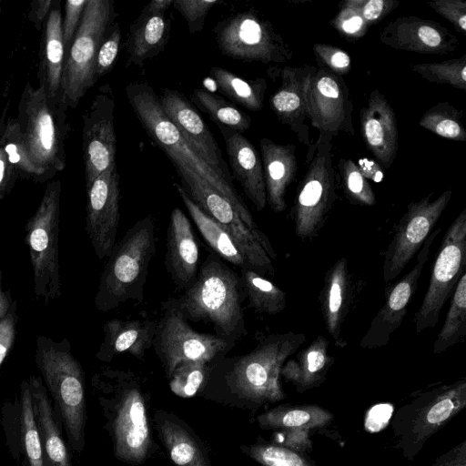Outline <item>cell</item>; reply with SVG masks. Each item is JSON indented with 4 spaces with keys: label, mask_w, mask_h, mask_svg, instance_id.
Returning a JSON list of instances; mask_svg holds the SVG:
<instances>
[{
    "label": "cell",
    "mask_w": 466,
    "mask_h": 466,
    "mask_svg": "<svg viewBox=\"0 0 466 466\" xmlns=\"http://www.w3.org/2000/svg\"><path fill=\"white\" fill-rule=\"evenodd\" d=\"M309 431L306 430H286L280 431L282 435L281 442L283 447L292 450L294 451H304L310 448L311 442L308 435Z\"/></svg>",
    "instance_id": "91938a15"
},
{
    "label": "cell",
    "mask_w": 466,
    "mask_h": 466,
    "mask_svg": "<svg viewBox=\"0 0 466 466\" xmlns=\"http://www.w3.org/2000/svg\"><path fill=\"white\" fill-rule=\"evenodd\" d=\"M199 248L188 218L178 208L169 217L167 230V271L179 290L188 289L198 272Z\"/></svg>",
    "instance_id": "484cf974"
},
{
    "label": "cell",
    "mask_w": 466,
    "mask_h": 466,
    "mask_svg": "<svg viewBox=\"0 0 466 466\" xmlns=\"http://www.w3.org/2000/svg\"><path fill=\"white\" fill-rule=\"evenodd\" d=\"M329 341L318 336L294 359L287 360L281 369V376L302 392L319 386L325 380L334 358L329 354Z\"/></svg>",
    "instance_id": "836d02e7"
},
{
    "label": "cell",
    "mask_w": 466,
    "mask_h": 466,
    "mask_svg": "<svg viewBox=\"0 0 466 466\" xmlns=\"http://www.w3.org/2000/svg\"><path fill=\"white\" fill-rule=\"evenodd\" d=\"M312 50L318 67L340 76L351 71V57L345 50L328 44H315Z\"/></svg>",
    "instance_id": "f907efd6"
},
{
    "label": "cell",
    "mask_w": 466,
    "mask_h": 466,
    "mask_svg": "<svg viewBox=\"0 0 466 466\" xmlns=\"http://www.w3.org/2000/svg\"><path fill=\"white\" fill-rule=\"evenodd\" d=\"M181 187L188 197L232 237L249 268L263 277L274 276L272 259L258 244L231 203L195 171L174 164Z\"/></svg>",
    "instance_id": "4fadbf2b"
},
{
    "label": "cell",
    "mask_w": 466,
    "mask_h": 466,
    "mask_svg": "<svg viewBox=\"0 0 466 466\" xmlns=\"http://www.w3.org/2000/svg\"><path fill=\"white\" fill-rule=\"evenodd\" d=\"M465 266L466 208L455 218L441 240L427 291L414 318L418 334L436 326L444 304L466 273Z\"/></svg>",
    "instance_id": "7c38bea8"
},
{
    "label": "cell",
    "mask_w": 466,
    "mask_h": 466,
    "mask_svg": "<svg viewBox=\"0 0 466 466\" xmlns=\"http://www.w3.org/2000/svg\"><path fill=\"white\" fill-rule=\"evenodd\" d=\"M352 298V285L346 258H339L325 273L319 302L326 329L335 341L340 339L342 326Z\"/></svg>",
    "instance_id": "1f68e13d"
},
{
    "label": "cell",
    "mask_w": 466,
    "mask_h": 466,
    "mask_svg": "<svg viewBox=\"0 0 466 466\" xmlns=\"http://www.w3.org/2000/svg\"><path fill=\"white\" fill-rule=\"evenodd\" d=\"M121 44V29L118 22L112 23L108 27L98 52L95 64L96 82L106 75L114 66Z\"/></svg>",
    "instance_id": "681fc988"
},
{
    "label": "cell",
    "mask_w": 466,
    "mask_h": 466,
    "mask_svg": "<svg viewBox=\"0 0 466 466\" xmlns=\"http://www.w3.org/2000/svg\"><path fill=\"white\" fill-rule=\"evenodd\" d=\"M338 177L343 192L353 205L371 207L376 203L374 191L350 158L341 157L337 164Z\"/></svg>",
    "instance_id": "ee69618b"
},
{
    "label": "cell",
    "mask_w": 466,
    "mask_h": 466,
    "mask_svg": "<svg viewBox=\"0 0 466 466\" xmlns=\"http://www.w3.org/2000/svg\"><path fill=\"white\" fill-rule=\"evenodd\" d=\"M218 0H174L173 6L187 22L190 34L202 31L205 19Z\"/></svg>",
    "instance_id": "816d5d0a"
},
{
    "label": "cell",
    "mask_w": 466,
    "mask_h": 466,
    "mask_svg": "<svg viewBox=\"0 0 466 466\" xmlns=\"http://www.w3.org/2000/svg\"><path fill=\"white\" fill-rule=\"evenodd\" d=\"M329 23L348 41L363 37L370 27L360 13L348 0L339 3L336 15Z\"/></svg>",
    "instance_id": "c3c4849f"
},
{
    "label": "cell",
    "mask_w": 466,
    "mask_h": 466,
    "mask_svg": "<svg viewBox=\"0 0 466 466\" xmlns=\"http://www.w3.org/2000/svg\"><path fill=\"white\" fill-rule=\"evenodd\" d=\"M211 367V363L200 360L178 364L168 377L171 391L181 398L196 395L208 380Z\"/></svg>",
    "instance_id": "bcb514c9"
},
{
    "label": "cell",
    "mask_w": 466,
    "mask_h": 466,
    "mask_svg": "<svg viewBox=\"0 0 466 466\" xmlns=\"http://www.w3.org/2000/svg\"><path fill=\"white\" fill-rule=\"evenodd\" d=\"M333 415L318 405H281L258 416V421L266 430H306L329 424Z\"/></svg>",
    "instance_id": "8d00e7d4"
},
{
    "label": "cell",
    "mask_w": 466,
    "mask_h": 466,
    "mask_svg": "<svg viewBox=\"0 0 466 466\" xmlns=\"http://www.w3.org/2000/svg\"><path fill=\"white\" fill-rule=\"evenodd\" d=\"M17 109L15 118L29 158L49 182L66 167V115L51 106L42 85L34 87L29 81Z\"/></svg>",
    "instance_id": "8992f818"
},
{
    "label": "cell",
    "mask_w": 466,
    "mask_h": 466,
    "mask_svg": "<svg viewBox=\"0 0 466 466\" xmlns=\"http://www.w3.org/2000/svg\"><path fill=\"white\" fill-rule=\"evenodd\" d=\"M420 400L423 406L416 410L401 434L400 444L406 455L416 454L431 435L464 408L466 380L427 392Z\"/></svg>",
    "instance_id": "44dd1931"
},
{
    "label": "cell",
    "mask_w": 466,
    "mask_h": 466,
    "mask_svg": "<svg viewBox=\"0 0 466 466\" xmlns=\"http://www.w3.org/2000/svg\"><path fill=\"white\" fill-rule=\"evenodd\" d=\"M441 228L435 229L419 250L416 262L398 282L385 289V301L371 320L370 328L360 340V347L376 349L385 346L393 332L401 325L408 306L415 294L431 253V248Z\"/></svg>",
    "instance_id": "ac0fdd59"
},
{
    "label": "cell",
    "mask_w": 466,
    "mask_h": 466,
    "mask_svg": "<svg viewBox=\"0 0 466 466\" xmlns=\"http://www.w3.org/2000/svg\"><path fill=\"white\" fill-rule=\"evenodd\" d=\"M14 299L9 289H4L3 272L0 269V319L7 313Z\"/></svg>",
    "instance_id": "03108f58"
},
{
    "label": "cell",
    "mask_w": 466,
    "mask_h": 466,
    "mask_svg": "<svg viewBox=\"0 0 466 466\" xmlns=\"http://www.w3.org/2000/svg\"><path fill=\"white\" fill-rule=\"evenodd\" d=\"M240 277L249 307L255 312L276 315L285 309V291L266 277L248 268H240Z\"/></svg>",
    "instance_id": "f35d334b"
},
{
    "label": "cell",
    "mask_w": 466,
    "mask_h": 466,
    "mask_svg": "<svg viewBox=\"0 0 466 466\" xmlns=\"http://www.w3.org/2000/svg\"><path fill=\"white\" fill-rule=\"evenodd\" d=\"M466 441L438 458L431 466H466Z\"/></svg>",
    "instance_id": "6125c7cd"
},
{
    "label": "cell",
    "mask_w": 466,
    "mask_h": 466,
    "mask_svg": "<svg viewBox=\"0 0 466 466\" xmlns=\"http://www.w3.org/2000/svg\"><path fill=\"white\" fill-rule=\"evenodd\" d=\"M360 130L367 148L381 167L390 168L399 147L396 114L386 96L372 90L360 112Z\"/></svg>",
    "instance_id": "d4e9b609"
},
{
    "label": "cell",
    "mask_w": 466,
    "mask_h": 466,
    "mask_svg": "<svg viewBox=\"0 0 466 466\" xmlns=\"http://www.w3.org/2000/svg\"><path fill=\"white\" fill-rule=\"evenodd\" d=\"M432 196L433 193H430L410 202L395 225L382 267L383 280L387 284L395 280L433 232L451 198L452 190H445L436 198Z\"/></svg>",
    "instance_id": "5bb4252c"
},
{
    "label": "cell",
    "mask_w": 466,
    "mask_h": 466,
    "mask_svg": "<svg viewBox=\"0 0 466 466\" xmlns=\"http://www.w3.org/2000/svg\"><path fill=\"white\" fill-rule=\"evenodd\" d=\"M124 373V389L113 420V441L118 460L130 464L142 463L151 445L150 429L145 400L135 381H127Z\"/></svg>",
    "instance_id": "d6986e66"
},
{
    "label": "cell",
    "mask_w": 466,
    "mask_h": 466,
    "mask_svg": "<svg viewBox=\"0 0 466 466\" xmlns=\"http://www.w3.org/2000/svg\"><path fill=\"white\" fill-rule=\"evenodd\" d=\"M9 106L10 101L8 100L0 116V201L11 192L18 178V175L9 162L8 157L1 144V136L7 120Z\"/></svg>",
    "instance_id": "11a10c76"
},
{
    "label": "cell",
    "mask_w": 466,
    "mask_h": 466,
    "mask_svg": "<svg viewBox=\"0 0 466 466\" xmlns=\"http://www.w3.org/2000/svg\"><path fill=\"white\" fill-rule=\"evenodd\" d=\"M158 98L167 116L194 151L215 171L233 181L216 139L191 101L182 93L168 88Z\"/></svg>",
    "instance_id": "603a6c76"
},
{
    "label": "cell",
    "mask_w": 466,
    "mask_h": 466,
    "mask_svg": "<svg viewBox=\"0 0 466 466\" xmlns=\"http://www.w3.org/2000/svg\"><path fill=\"white\" fill-rule=\"evenodd\" d=\"M161 305L162 315L156 325L152 348L167 377L182 362L212 363L233 349L216 334L195 330L168 299Z\"/></svg>",
    "instance_id": "8fae6325"
},
{
    "label": "cell",
    "mask_w": 466,
    "mask_h": 466,
    "mask_svg": "<svg viewBox=\"0 0 466 466\" xmlns=\"http://www.w3.org/2000/svg\"><path fill=\"white\" fill-rule=\"evenodd\" d=\"M175 187L196 227L214 253L236 267L250 268L245 256L229 233L206 214L188 197L180 184L176 183Z\"/></svg>",
    "instance_id": "d590c367"
},
{
    "label": "cell",
    "mask_w": 466,
    "mask_h": 466,
    "mask_svg": "<svg viewBox=\"0 0 466 466\" xmlns=\"http://www.w3.org/2000/svg\"><path fill=\"white\" fill-rule=\"evenodd\" d=\"M392 406L390 404H380L372 407L365 420V428L370 431H380L389 421Z\"/></svg>",
    "instance_id": "680465c9"
},
{
    "label": "cell",
    "mask_w": 466,
    "mask_h": 466,
    "mask_svg": "<svg viewBox=\"0 0 466 466\" xmlns=\"http://www.w3.org/2000/svg\"><path fill=\"white\" fill-rule=\"evenodd\" d=\"M223 137L232 176L258 211L267 205L261 157L253 144L241 133L218 125Z\"/></svg>",
    "instance_id": "4316f807"
},
{
    "label": "cell",
    "mask_w": 466,
    "mask_h": 466,
    "mask_svg": "<svg viewBox=\"0 0 466 466\" xmlns=\"http://www.w3.org/2000/svg\"><path fill=\"white\" fill-rule=\"evenodd\" d=\"M220 53L243 62L286 63L293 51L269 20L255 10L231 15L214 27Z\"/></svg>",
    "instance_id": "30bf717a"
},
{
    "label": "cell",
    "mask_w": 466,
    "mask_h": 466,
    "mask_svg": "<svg viewBox=\"0 0 466 466\" xmlns=\"http://www.w3.org/2000/svg\"><path fill=\"white\" fill-rule=\"evenodd\" d=\"M245 299L240 275L211 252L198 268L195 283L179 297L167 299L185 319L210 324L215 334L234 348L248 333Z\"/></svg>",
    "instance_id": "7a4b0ae2"
},
{
    "label": "cell",
    "mask_w": 466,
    "mask_h": 466,
    "mask_svg": "<svg viewBox=\"0 0 466 466\" xmlns=\"http://www.w3.org/2000/svg\"><path fill=\"white\" fill-rule=\"evenodd\" d=\"M267 203L274 212L286 209V193L294 181L298 162L296 147L275 143L268 137L259 141Z\"/></svg>",
    "instance_id": "f546056e"
},
{
    "label": "cell",
    "mask_w": 466,
    "mask_h": 466,
    "mask_svg": "<svg viewBox=\"0 0 466 466\" xmlns=\"http://www.w3.org/2000/svg\"><path fill=\"white\" fill-rule=\"evenodd\" d=\"M466 334V273L458 281L451 295L445 320L433 343L432 352L439 354L462 340Z\"/></svg>",
    "instance_id": "60d3db41"
},
{
    "label": "cell",
    "mask_w": 466,
    "mask_h": 466,
    "mask_svg": "<svg viewBox=\"0 0 466 466\" xmlns=\"http://www.w3.org/2000/svg\"><path fill=\"white\" fill-rule=\"evenodd\" d=\"M463 111L447 101L438 102L421 116L419 126L443 138L464 142Z\"/></svg>",
    "instance_id": "b9f144b4"
},
{
    "label": "cell",
    "mask_w": 466,
    "mask_h": 466,
    "mask_svg": "<svg viewBox=\"0 0 466 466\" xmlns=\"http://www.w3.org/2000/svg\"><path fill=\"white\" fill-rule=\"evenodd\" d=\"M87 0H67L65 3V15L62 17V33L66 54L80 25Z\"/></svg>",
    "instance_id": "9f6ffc18"
},
{
    "label": "cell",
    "mask_w": 466,
    "mask_h": 466,
    "mask_svg": "<svg viewBox=\"0 0 466 466\" xmlns=\"http://www.w3.org/2000/svg\"><path fill=\"white\" fill-rule=\"evenodd\" d=\"M380 41L396 50L424 55L454 53L460 42L440 23L415 15H402L390 21L380 34Z\"/></svg>",
    "instance_id": "cb8c5ba5"
},
{
    "label": "cell",
    "mask_w": 466,
    "mask_h": 466,
    "mask_svg": "<svg viewBox=\"0 0 466 466\" xmlns=\"http://www.w3.org/2000/svg\"><path fill=\"white\" fill-rule=\"evenodd\" d=\"M61 1L55 0L42 29L40 47L39 85L46 90L51 106L65 112L62 106L61 81L66 57L62 33Z\"/></svg>",
    "instance_id": "f1b7e54d"
},
{
    "label": "cell",
    "mask_w": 466,
    "mask_h": 466,
    "mask_svg": "<svg viewBox=\"0 0 466 466\" xmlns=\"http://www.w3.org/2000/svg\"><path fill=\"white\" fill-rule=\"evenodd\" d=\"M127 100L149 137L165 151L173 164H180L195 171L234 207L253 233L258 244L274 260L277 253L268 236L254 220L252 214L229 181L215 171L188 145L176 126L163 111L159 98L147 82H131L126 86Z\"/></svg>",
    "instance_id": "6da1fadb"
},
{
    "label": "cell",
    "mask_w": 466,
    "mask_h": 466,
    "mask_svg": "<svg viewBox=\"0 0 466 466\" xmlns=\"http://www.w3.org/2000/svg\"><path fill=\"white\" fill-rule=\"evenodd\" d=\"M156 421L160 439L177 466H210L200 443L183 423L165 412L156 414Z\"/></svg>",
    "instance_id": "e575fe53"
},
{
    "label": "cell",
    "mask_w": 466,
    "mask_h": 466,
    "mask_svg": "<svg viewBox=\"0 0 466 466\" xmlns=\"http://www.w3.org/2000/svg\"><path fill=\"white\" fill-rule=\"evenodd\" d=\"M54 4L55 0H35L31 2L28 19L34 24L36 30L42 31Z\"/></svg>",
    "instance_id": "94428289"
},
{
    "label": "cell",
    "mask_w": 466,
    "mask_h": 466,
    "mask_svg": "<svg viewBox=\"0 0 466 466\" xmlns=\"http://www.w3.org/2000/svg\"><path fill=\"white\" fill-rule=\"evenodd\" d=\"M427 4L452 24L457 31L466 34V2L464 0H434Z\"/></svg>",
    "instance_id": "db71d44e"
},
{
    "label": "cell",
    "mask_w": 466,
    "mask_h": 466,
    "mask_svg": "<svg viewBox=\"0 0 466 466\" xmlns=\"http://www.w3.org/2000/svg\"><path fill=\"white\" fill-rule=\"evenodd\" d=\"M247 452L263 466H313L305 457L283 446L256 444Z\"/></svg>",
    "instance_id": "7dc6e473"
},
{
    "label": "cell",
    "mask_w": 466,
    "mask_h": 466,
    "mask_svg": "<svg viewBox=\"0 0 466 466\" xmlns=\"http://www.w3.org/2000/svg\"><path fill=\"white\" fill-rule=\"evenodd\" d=\"M28 382L44 466H73L68 444L62 436L61 420L41 377L32 375Z\"/></svg>",
    "instance_id": "83f0119b"
},
{
    "label": "cell",
    "mask_w": 466,
    "mask_h": 466,
    "mask_svg": "<svg viewBox=\"0 0 466 466\" xmlns=\"http://www.w3.org/2000/svg\"><path fill=\"white\" fill-rule=\"evenodd\" d=\"M1 144L15 167L18 178L36 183L48 182L42 171L34 166L25 147L16 118L9 117L5 122Z\"/></svg>",
    "instance_id": "7bdbcfd3"
},
{
    "label": "cell",
    "mask_w": 466,
    "mask_h": 466,
    "mask_svg": "<svg viewBox=\"0 0 466 466\" xmlns=\"http://www.w3.org/2000/svg\"><path fill=\"white\" fill-rule=\"evenodd\" d=\"M362 15L370 26L386 17L395 10L400 2L397 0H348Z\"/></svg>",
    "instance_id": "f5cc1de1"
},
{
    "label": "cell",
    "mask_w": 466,
    "mask_h": 466,
    "mask_svg": "<svg viewBox=\"0 0 466 466\" xmlns=\"http://www.w3.org/2000/svg\"><path fill=\"white\" fill-rule=\"evenodd\" d=\"M0 426L9 455L20 466H44L39 433L28 380L21 382L13 400L0 409Z\"/></svg>",
    "instance_id": "ffe728a7"
},
{
    "label": "cell",
    "mask_w": 466,
    "mask_h": 466,
    "mask_svg": "<svg viewBox=\"0 0 466 466\" xmlns=\"http://www.w3.org/2000/svg\"><path fill=\"white\" fill-rule=\"evenodd\" d=\"M191 103L206 113L217 125L243 133L251 127L248 115L239 110L232 102L202 88H196L191 95Z\"/></svg>",
    "instance_id": "ab89813d"
},
{
    "label": "cell",
    "mask_w": 466,
    "mask_h": 466,
    "mask_svg": "<svg viewBox=\"0 0 466 466\" xmlns=\"http://www.w3.org/2000/svg\"><path fill=\"white\" fill-rule=\"evenodd\" d=\"M170 20L164 15L139 16L129 27L126 46L127 66L142 67L147 60L158 56L170 37Z\"/></svg>",
    "instance_id": "d6a6232c"
},
{
    "label": "cell",
    "mask_w": 466,
    "mask_h": 466,
    "mask_svg": "<svg viewBox=\"0 0 466 466\" xmlns=\"http://www.w3.org/2000/svg\"><path fill=\"white\" fill-rule=\"evenodd\" d=\"M156 249V222L147 214L126 232L106 258L94 299L97 310L108 312L128 300L143 301Z\"/></svg>",
    "instance_id": "5b68a950"
},
{
    "label": "cell",
    "mask_w": 466,
    "mask_h": 466,
    "mask_svg": "<svg viewBox=\"0 0 466 466\" xmlns=\"http://www.w3.org/2000/svg\"><path fill=\"white\" fill-rule=\"evenodd\" d=\"M116 16L114 0H87L80 25L66 54L62 106L76 108L95 84V64L101 42Z\"/></svg>",
    "instance_id": "ba28073f"
},
{
    "label": "cell",
    "mask_w": 466,
    "mask_h": 466,
    "mask_svg": "<svg viewBox=\"0 0 466 466\" xmlns=\"http://www.w3.org/2000/svg\"><path fill=\"white\" fill-rule=\"evenodd\" d=\"M17 321V303L14 300L7 313L0 319V368L15 342Z\"/></svg>",
    "instance_id": "6f0895ef"
},
{
    "label": "cell",
    "mask_w": 466,
    "mask_h": 466,
    "mask_svg": "<svg viewBox=\"0 0 466 466\" xmlns=\"http://www.w3.org/2000/svg\"><path fill=\"white\" fill-rule=\"evenodd\" d=\"M86 231L98 259L112 251L120 220V176L116 165L102 172L86 187Z\"/></svg>",
    "instance_id": "e0dca14e"
},
{
    "label": "cell",
    "mask_w": 466,
    "mask_h": 466,
    "mask_svg": "<svg viewBox=\"0 0 466 466\" xmlns=\"http://www.w3.org/2000/svg\"><path fill=\"white\" fill-rule=\"evenodd\" d=\"M1 5H2V1L0 0V14H1V9H2Z\"/></svg>",
    "instance_id": "003e7915"
},
{
    "label": "cell",
    "mask_w": 466,
    "mask_h": 466,
    "mask_svg": "<svg viewBox=\"0 0 466 466\" xmlns=\"http://www.w3.org/2000/svg\"><path fill=\"white\" fill-rule=\"evenodd\" d=\"M61 181L47 182L38 208L25 225L34 291L46 305L62 294L59 264Z\"/></svg>",
    "instance_id": "52a82bcc"
},
{
    "label": "cell",
    "mask_w": 466,
    "mask_h": 466,
    "mask_svg": "<svg viewBox=\"0 0 466 466\" xmlns=\"http://www.w3.org/2000/svg\"><path fill=\"white\" fill-rule=\"evenodd\" d=\"M35 362L61 420L68 447L81 453L86 421L82 365L74 357L66 338L56 341L44 335L36 337Z\"/></svg>",
    "instance_id": "277c9868"
},
{
    "label": "cell",
    "mask_w": 466,
    "mask_h": 466,
    "mask_svg": "<svg viewBox=\"0 0 466 466\" xmlns=\"http://www.w3.org/2000/svg\"><path fill=\"white\" fill-rule=\"evenodd\" d=\"M306 105L307 117L319 137L332 140L339 133L354 136L353 101L342 76L317 67L308 85Z\"/></svg>",
    "instance_id": "9a60e30c"
},
{
    "label": "cell",
    "mask_w": 466,
    "mask_h": 466,
    "mask_svg": "<svg viewBox=\"0 0 466 466\" xmlns=\"http://www.w3.org/2000/svg\"><path fill=\"white\" fill-rule=\"evenodd\" d=\"M209 74L218 90L233 103L251 111L262 109L268 88L265 78L244 79L220 66L211 67Z\"/></svg>",
    "instance_id": "74e56055"
},
{
    "label": "cell",
    "mask_w": 466,
    "mask_h": 466,
    "mask_svg": "<svg viewBox=\"0 0 466 466\" xmlns=\"http://www.w3.org/2000/svg\"><path fill=\"white\" fill-rule=\"evenodd\" d=\"M317 66H269L268 76L279 79V86L271 95L269 105L277 118L291 131L300 143L310 146L309 128L306 124V95L308 85Z\"/></svg>",
    "instance_id": "7402d4cb"
},
{
    "label": "cell",
    "mask_w": 466,
    "mask_h": 466,
    "mask_svg": "<svg viewBox=\"0 0 466 466\" xmlns=\"http://www.w3.org/2000/svg\"><path fill=\"white\" fill-rule=\"evenodd\" d=\"M116 103L109 84L101 86L83 115L82 151L86 187L116 164Z\"/></svg>",
    "instance_id": "2e32d148"
},
{
    "label": "cell",
    "mask_w": 466,
    "mask_h": 466,
    "mask_svg": "<svg viewBox=\"0 0 466 466\" xmlns=\"http://www.w3.org/2000/svg\"><path fill=\"white\" fill-rule=\"evenodd\" d=\"M410 69L430 83L466 90V55L442 62L412 64Z\"/></svg>",
    "instance_id": "f6af8a7d"
},
{
    "label": "cell",
    "mask_w": 466,
    "mask_h": 466,
    "mask_svg": "<svg viewBox=\"0 0 466 466\" xmlns=\"http://www.w3.org/2000/svg\"><path fill=\"white\" fill-rule=\"evenodd\" d=\"M174 0H153L141 11L145 15H164L173 5Z\"/></svg>",
    "instance_id": "e7e4bbea"
},
{
    "label": "cell",
    "mask_w": 466,
    "mask_h": 466,
    "mask_svg": "<svg viewBox=\"0 0 466 466\" xmlns=\"http://www.w3.org/2000/svg\"><path fill=\"white\" fill-rule=\"evenodd\" d=\"M357 166L360 172L367 180H372L375 183H379L382 180L383 169L376 160L362 157L359 159Z\"/></svg>",
    "instance_id": "be15d7a7"
},
{
    "label": "cell",
    "mask_w": 466,
    "mask_h": 466,
    "mask_svg": "<svg viewBox=\"0 0 466 466\" xmlns=\"http://www.w3.org/2000/svg\"><path fill=\"white\" fill-rule=\"evenodd\" d=\"M307 170L297 187L292 208L295 234L300 239L317 237L337 199V175L331 140L319 137L308 148Z\"/></svg>",
    "instance_id": "9c48e42d"
},
{
    "label": "cell",
    "mask_w": 466,
    "mask_h": 466,
    "mask_svg": "<svg viewBox=\"0 0 466 466\" xmlns=\"http://www.w3.org/2000/svg\"><path fill=\"white\" fill-rule=\"evenodd\" d=\"M157 322L149 319L123 320L113 319L103 326V339L96 354L101 361L125 352L142 360L152 348Z\"/></svg>",
    "instance_id": "4dcf8cb0"
},
{
    "label": "cell",
    "mask_w": 466,
    "mask_h": 466,
    "mask_svg": "<svg viewBox=\"0 0 466 466\" xmlns=\"http://www.w3.org/2000/svg\"><path fill=\"white\" fill-rule=\"evenodd\" d=\"M305 341L304 333L270 334L246 354L217 360L211 371L219 372L227 387L242 400L277 402L286 397L281 369Z\"/></svg>",
    "instance_id": "3957f363"
}]
</instances>
